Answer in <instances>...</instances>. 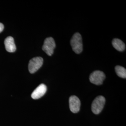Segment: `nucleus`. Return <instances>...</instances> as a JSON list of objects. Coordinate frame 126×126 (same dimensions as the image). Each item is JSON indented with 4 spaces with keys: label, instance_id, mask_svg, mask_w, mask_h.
<instances>
[{
    "label": "nucleus",
    "instance_id": "4",
    "mask_svg": "<svg viewBox=\"0 0 126 126\" xmlns=\"http://www.w3.org/2000/svg\"><path fill=\"white\" fill-rule=\"evenodd\" d=\"M56 44L52 37L46 38L44 41L42 49L48 56H51L54 52Z\"/></svg>",
    "mask_w": 126,
    "mask_h": 126
},
{
    "label": "nucleus",
    "instance_id": "7",
    "mask_svg": "<svg viewBox=\"0 0 126 126\" xmlns=\"http://www.w3.org/2000/svg\"><path fill=\"white\" fill-rule=\"evenodd\" d=\"M47 91V87L44 84H41L32 93V97L34 99H40L45 94Z\"/></svg>",
    "mask_w": 126,
    "mask_h": 126
},
{
    "label": "nucleus",
    "instance_id": "2",
    "mask_svg": "<svg viewBox=\"0 0 126 126\" xmlns=\"http://www.w3.org/2000/svg\"><path fill=\"white\" fill-rule=\"evenodd\" d=\"M106 102L105 98L102 96L97 97L92 104V112L95 114H99L103 110Z\"/></svg>",
    "mask_w": 126,
    "mask_h": 126
},
{
    "label": "nucleus",
    "instance_id": "1",
    "mask_svg": "<svg viewBox=\"0 0 126 126\" xmlns=\"http://www.w3.org/2000/svg\"><path fill=\"white\" fill-rule=\"evenodd\" d=\"M71 45L73 50L77 53L79 54L83 50V44L81 35L79 33H76L71 39Z\"/></svg>",
    "mask_w": 126,
    "mask_h": 126
},
{
    "label": "nucleus",
    "instance_id": "10",
    "mask_svg": "<svg viewBox=\"0 0 126 126\" xmlns=\"http://www.w3.org/2000/svg\"><path fill=\"white\" fill-rule=\"evenodd\" d=\"M115 72L117 75L122 78L126 79V69L122 66L117 65L115 68Z\"/></svg>",
    "mask_w": 126,
    "mask_h": 126
},
{
    "label": "nucleus",
    "instance_id": "3",
    "mask_svg": "<svg viewBox=\"0 0 126 126\" xmlns=\"http://www.w3.org/2000/svg\"><path fill=\"white\" fill-rule=\"evenodd\" d=\"M44 60L41 57H35L32 59L29 63V71L31 73H34L42 66Z\"/></svg>",
    "mask_w": 126,
    "mask_h": 126
},
{
    "label": "nucleus",
    "instance_id": "5",
    "mask_svg": "<svg viewBox=\"0 0 126 126\" xmlns=\"http://www.w3.org/2000/svg\"><path fill=\"white\" fill-rule=\"evenodd\" d=\"M106 76L104 73L100 71H96L92 72L89 77L90 81L96 85H101L105 79Z\"/></svg>",
    "mask_w": 126,
    "mask_h": 126
},
{
    "label": "nucleus",
    "instance_id": "9",
    "mask_svg": "<svg viewBox=\"0 0 126 126\" xmlns=\"http://www.w3.org/2000/svg\"><path fill=\"white\" fill-rule=\"evenodd\" d=\"M113 47L119 51H123L125 50V44L119 39L114 38L112 41Z\"/></svg>",
    "mask_w": 126,
    "mask_h": 126
},
{
    "label": "nucleus",
    "instance_id": "8",
    "mask_svg": "<svg viewBox=\"0 0 126 126\" xmlns=\"http://www.w3.org/2000/svg\"><path fill=\"white\" fill-rule=\"evenodd\" d=\"M4 45L6 50L8 52H14L16 50V46L13 37H7L5 39Z\"/></svg>",
    "mask_w": 126,
    "mask_h": 126
},
{
    "label": "nucleus",
    "instance_id": "11",
    "mask_svg": "<svg viewBox=\"0 0 126 126\" xmlns=\"http://www.w3.org/2000/svg\"><path fill=\"white\" fill-rule=\"evenodd\" d=\"M4 30V25L2 23H0V33H1Z\"/></svg>",
    "mask_w": 126,
    "mask_h": 126
},
{
    "label": "nucleus",
    "instance_id": "6",
    "mask_svg": "<svg viewBox=\"0 0 126 126\" xmlns=\"http://www.w3.org/2000/svg\"><path fill=\"white\" fill-rule=\"evenodd\" d=\"M70 109L72 113H78L80 107V101L79 99L74 95L72 96L69 98Z\"/></svg>",
    "mask_w": 126,
    "mask_h": 126
}]
</instances>
